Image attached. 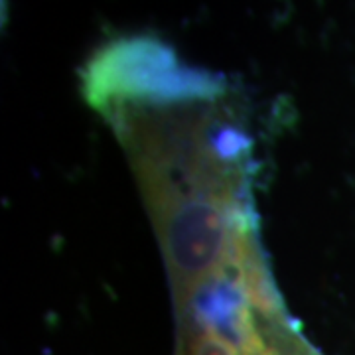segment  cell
<instances>
[{"instance_id": "obj_1", "label": "cell", "mask_w": 355, "mask_h": 355, "mask_svg": "<svg viewBox=\"0 0 355 355\" xmlns=\"http://www.w3.org/2000/svg\"><path fill=\"white\" fill-rule=\"evenodd\" d=\"M85 101L103 116L125 107L214 99L231 93L227 77L184 64L156 36H123L89 58L81 76Z\"/></svg>"}, {"instance_id": "obj_2", "label": "cell", "mask_w": 355, "mask_h": 355, "mask_svg": "<svg viewBox=\"0 0 355 355\" xmlns=\"http://www.w3.org/2000/svg\"><path fill=\"white\" fill-rule=\"evenodd\" d=\"M174 355H322L302 336L279 292L243 294L176 322Z\"/></svg>"}]
</instances>
